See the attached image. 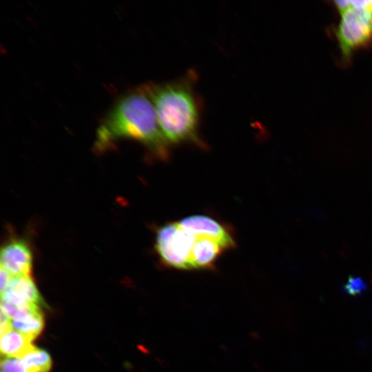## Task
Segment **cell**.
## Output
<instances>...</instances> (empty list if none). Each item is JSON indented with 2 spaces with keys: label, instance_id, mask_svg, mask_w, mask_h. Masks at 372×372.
<instances>
[{
  "label": "cell",
  "instance_id": "obj_8",
  "mask_svg": "<svg viewBox=\"0 0 372 372\" xmlns=\"http://www.w3.org/2000/svg\"><path fill=\"white\" fill-rule=\"evenodd\" d=\"M33 338L16 330H10L1 336V353L5 357L22 358L34 347Z\"/></svg>",
  "mask_w": 372,
  "mask_h": 372
},
{
  "label": "cell",
  "instance_id": "obj_6",
  "mask_svg": "<svg viewBox=\"0 0 372 372\" xmlns=\"http://www.w3.org/2000/svg\"><path fill=\"white\" fill-rule=\"evenodd\" d=\"M33 262L32 252L22 240L7 242L1 251V267L13 276H30Z\"/></svg>",
  "mask_w": 372,
  "mask_h": 372
},
{
  "label": "cell",
  "instance_id": "obj_14",
  "mask_svg": "<svg viewBox=\"0 0 372 372\" xmlns=\"http://www.w3.org/2000/svg\"><path fill=\"white\" fill-rule=\"evenodd\" d=\"M13 277L8 271L1 267V293L8 289Z\"/></svg>",
  "mask_w": 372,
  "mask_h": 372
},
{
  "label": "cell",
  "instance_id": "obj_5",
  "mask_svg": "<svg viewBox=\"0 0 372 372\" xmlns=\"http://www.w3.org/2000/svg\"><path fill=\"white\" fill-rule=\"evenodd\" d=\"M185 231L196 237L213 239L225 249L233 248L235 241L231 231L219 221L205 215L187 216L177 222Z\"/></svg>",
  "mask_w": 372,
  "mask_h": 372
},
{
  "label": "cell",
  "instance_id": "obj_11",
  "mask_svg": "<svg viewBox=\"0 0 372 372\" xmlns=\"http://www.w3.org/2000/svg\"><path fill=\"white\" fill-rule=\"evenodd\" d=\"M30 372H49L52 360L49 353L43 349L34 347L21 358Z\"/></svg>",
  "mask_w": 372,
  "mask_h": 372
},
{
  "label": "cell",
  "instance_id": "obj_2",
  "mask_svg": "<svg viewBox=\"0 0 372 372\" xmlns=\"http://www.w3.org/2000/svg\"><path fill=\"white\" fill-rule=\"evenodd\" d=\"M193 75L169 82L145 85L161 130L169 144L203 145L199 136L200 107Z\"/></svg>",
  "mask_w": 372,
  "mask_h": 372
},
{
  "label": "cell",
  "instance_id": "obj_4",
  "mask_svg": "<svg viewBox=\"0 0 372 372\" xmlns=\"http://www.w3.org/2000/svg\"><path fill=\"white\" fill-rule=\"evenodd\" d=\"M196 236L183 230L177 223L166 224L157 231L155 249L167 267L191 270L190 259Z\"/></svg>",
  "mask_w": 372,
  "mask_h": 372
},
{
  "label": "cell",
  "instance_id": "obj_7",
  "mask_svg": "<svg viewBox=\"0 0 372 372\" xmlns=\"http://www.w3.org/2000/svg\"><path fill=\"white\" fill-rule=\"evenodd\" d=\"M225 250L223 246L213 239L196 237L191 254V270L211 268Z\"/></svg>",
  "mask_w": 372,
  "mask_h": 372
},
{
  "label": "cell",
  "instance_id": "obj_1",
  "mask_svg": "<svg viewBox=\"0 0 372 372\" xmlns=\"http://www.w3.org/2000/svg\"><path fill=\"white\" fill-rule=\"evenodd\" d=\"M128 138L144 145L155 156H169V143L159 126L154 104L145 85L121 96L96 132L95 145L103 150L116 141Z\"/></svg>",
  "mask_w": 372,
  "mask_h": 372
},
{
  "label": "cell",
  "instance_id": "obj_13",
  "mask_svg": "<svg viewBox=\"0 0 372 372\" xmlns=\"http://www.w3.org/2000/svg\"><path fill=\"white\" fill-rule=\"evenodd\" d=\"M1 372H30L21 358L5 357L1 361Z\"/></svg>",
  "mask_w": 372,
  "mask_h": 372
},
{
  "label": "cell",
  "instance_id": "obj_12",
  "mask_svg": "<svg viewBox=\"0 0 372 372\" xmlns=\"http://www.w3.org/2000/svg\"><path fill=\"white\" fill-rule=\"evenodd\" d=\"M367 289V284L358 276H350L343 287V291L348 295L353 296L364 293Z\"/></svg>",
  "mask_w": 372,
  "mask_h": 372
},
{
  "label": "cell",
  "instance_id": "obj_10",
  "mask_svg": "<svg viewBox=\"0 0 372 372\" xmlns=\"http://www.w3.org/2000/svg\"><path fill=\"white\" fill-rule=\"evenodd\" d=\"M12 328L34 339L44 327L43 317L39 311L32 312L12 322Z\"/></svg>",
  "mask_w": 372,
  "mask_h": 372
},
{
  "label": "cell",
  "instance_id": "obj_3",
  "mask_svg": "<svg viewBox=\"0 0 372 372\" xmlns=\"http://www.w3.org/2000/svg\"><path fill=\"white\" fill-rule=\"evenodd\" d=\"M339 14L333 34L347 65L355 52L372 46V0H348L347 8Z\"/></svg>",
  "mask_w": 372,
  "mask_h": 372
},
{
  "label": "cell",
  "instance_id": "obj_9",
  "mask_svg": "<svg viewBox=\"0 0 372 372\" xmlns=\"http://www.w3.org/2000/svg\"><path fill=\"white\" fill-rule=\"evenodd\" d=\"M8 289L14 291L28 303L39 306L43 302L39 291L30 276H14Z\"/></svg>",
  "mask_w": 372,
  "mask_h": 372
}]
</instances>
